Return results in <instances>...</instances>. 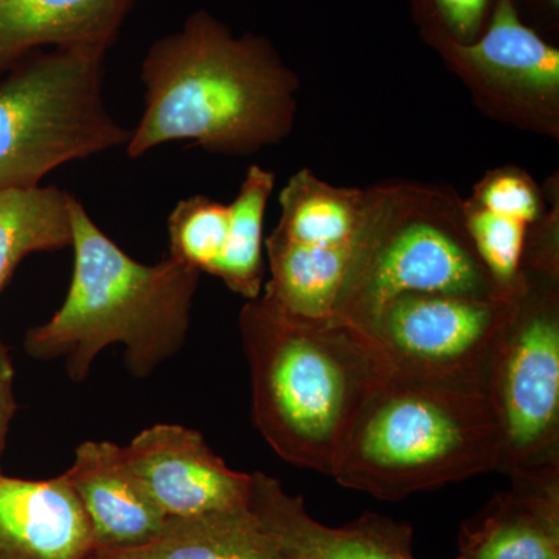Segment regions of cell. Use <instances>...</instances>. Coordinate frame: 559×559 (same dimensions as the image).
Masks as SVG:
<instances>
[{
  "label": "cell",
  "instance_id": "cell-1",
  "mask_svg": "<svg viewBox=\"0 0 559 559\" xmlns=\"http://www.w3.org/2000/svg\"><path fill=\"white\" fill-rule=\"evenodd\" d=\"M145 110L127 156L190 142L224 156H250L293 134L300 81L270 39L234 33L200 10L151 46L140 68Z\"/></svg>",
  "mask_w": 559,
  "mask_h": 559
},
{
  "label": "cell",
  "instance_id": "cell-2",
  "mask_svg": "<svg viewBox=\"0 0 559 559\" xmlns=\"http://www.w3.org/2000/svg\"><path fill=\"white\" fill-rule=\"evenodd\" d=\"M240 333L261 437L290 465L331 476L342 444L395 369L371 334L341 319H305L266 296L248 300Z\"/></svg>",
  "mask_w": 559,
  "mask_h": 559
},
{
  "label": "cell",
  "instance_id": "cell-3",
  "mask_svg": "<svg viewBox=\"0 0 559 559\" xmlns=\"http://www.w3.org/2000/svg\"><path fill=\"white\" fill-rule=\"evenodd\" d=\"M69 215V293L57 314L27 334L25 349L40 360L66 358L69 377L80 382L98 353L121 344L131 373L148 377L182 348L201 272L170 255L153 266L131 259L72 194Z\"/></svg>",
  "mask_w": 559,
  "mask_h": 559
},
{
  "label": "cell",
  "instance_id": "cell-4",
  "mask_svg": "<svg viewBox=\"0 0 559 559\" xmlns=\"http://www.w3.org/2000/svg\"><path fill=\"white\" fill-rule=\"evenodd\" d=\"M499 455L498 418L484 389L393 373L360 411L330 477L399 500L498 473Z\"/></svg>",
  "mask_w": 559,
  "mask_h": 559
},
{
  "label": "cell",
  "instance_id": "cell-5",
  "mask_svg": "<svg viewBox=\"0 0 559 559\" xmlns=\"http://www.w3.org/2000/svg\"><path fill=\"white\" fill-rule=\"evenodd\" d=\"M411 293L511 297L477 255L454 187L384 180L370 186L358 257L334 319L371 334L390 301Z\"/></svg>",
  "mask_w": 559,
  "mask_h": 559
},
{
  "label": "cell",
  "instance_id": "cell-6",
  "mask_svg": "<svg viewBox=\"0 0 559 559\" xmlns=\"http://www.w3.org/2000/svg\"><path fill=\"white\" fill-rule=\"evenodd\" d=\"M105 50L55 49L0 84V191L35 189L61 165L127 146L103 98Z\"/></svg>",
  "mask_w": 559,
  "mask_h": 559
},
{
  "label": "cell",
  "instance_id": "cell-7",
  "mask_svg": "<svg viewBox=\"0 0 559 559\" xmlns=\"http://www.w3.org/2000/svg\"><path fill=\"white\" fill-rule=\"evenodd\" d=\"M521 275L516 310L485 382L498 418V473L511 480H558L559 275Z\"/></svg>",
  "mask_w": 559,
  "mask_h": 559
},
{
  "label": "cell",
  "instance_id": "cell-8",
  "mask_svg": "<svg viewBox=\"0 0 559 559\" xmlns=\"http://www.w3.org/2000/svg\"><path fill=\"white\" fill-rule=\"evenodd\" d=\"M516 294L492 299L403 294L382 311L371 336L400 377L485 390L496 349L516 310Z\"/></svg>",
  "mask_w": 559,
  "mask_h": 559
},
{
  "label": "cell",
  "instance_id": "cell-9",
  "mask_svg": "<svg viewBox=\"0 0 559 559\" xmlns=\"http://www.w3.org/2000/svg\"><path fill=\"white\" fill-rule=\"evenodd\" d=\"M432 50L488 119L559 139V49L522 20L513 0H499L473 43Z\"/></svg>",
  "mask_w": 559,
  "mask_h": 559
},
{
  "label": "cell",
  "instance_id": "cell-10",
  "mask_svg": "<svg viewBox=\"0 0 559 559\" xmlns=\"http://www.w3.org/2000/svg\"><path fill=\"white\" fill-rule=\"evenodd\" d=\"M123 451L168 518L249 507L252 474L229 468L198 430L154 425L135 436Z\"/></svg>",
  "mask_w": 559,
  "mask_h": 559
},
{
  "label": "cell",
  "instance_id": "cell-11",
  "mask_svg": "<svg viewBox=\"0 0 559 559\" xmlns=\"http://www.w3.org/2000/svg\"><path fill=\"white\" fill-rule=\"evenodd\" d=\"M249 509L261 527L293 559H417L414 530L407 522L377 513L331 527L308 513L304 498L293 496L274 477L252 473Z\"/></svg>",
  "mask_w": 559,
  "mask_h": 559
},
{
  "label": "cell",
  "instance_id": "cell-12",
  "mask_svg": "<svg viewBox=\"0 0 559 559\" xmlns=\"http://www.w3.org/2000/svg\"><path fill=\"white\" fill-rule=\"evenodd\" d=\"M86 511L97 549H127L156 538L168 516L124 455L109 441H84L66 471Z\"/></svg>",
  "mask_w": 559,
  "mask_h": 559
},
{
  "label": "cell",
  "instance_id": "cell-13",
  "mask_svg": "<svg viewBox=\"0 0 559 559\" xmlns=\"http://www.w3.org/2000/svg\"><path fill=\"white\" fill-rule=\"evenodd\" d=\"M94 550L91 522L64 474H0V559H87Z\"/></svg>",
  "mask_w": 559,
  "mask_h": 559
},
{
  "label": "cell",
  "instance_id": "cell-14",
  "mask_svg": "<svg viewBox=\"0 0 559 559\" xmlns=\"http://www.w3.org/2000/svg\"><path fill=\"white\" fill-rule=\"evenodd\" d=\"M459 559H559V479L511 480L463 524Z\"/></svg>",
  "mask_w": 559,
  "mask_h": 559
},
{
  "label": "cell",
  "instance_id": "cell-15",
  "mask_svg": "<svg viewBox=\"0 0 559 559\" xmlns=\"http://www.w3.org/2000/svg\"><path fill=\"white\" fill-rule=\"evenodd\" d=\"M134 0H0V61L40 46L108 49Z\"/></svg>",
  "mask_w": 559,
  "mask_h": 559
},
{
  "label": "cell",
  "instance_id": "cell-16",
  "mask_svg": "<svg viewBox=\"0 0 559 559\" xmlns=\"http://www.w3.org/2000/svg\"><path fill=\"white\" fill-rule=\"evenodd\" d=\"M278 224L270 238L301 248L347 250L358 257L369 216L370 187H340L310 168L294 173L280 191Z\"/></svg>",
  "mask_w": 559,
  "mask_h": 559
},
{
  "label": "cell",
  "instance_id": "cell-17",
  "mask_svg": "<svg viewBox=\"0 0 559 559\" xmlns=\"http://www.w3.org/2000/svg\"><path fill=\"white\" fill-rule=\"evenodd\" d=\"M87 559H293L248 509L168 518L156 538L127 549H97Z\"/></svg>",
  "mask_w": 559,
  "mask_h": 559
},
{
  "label": "cell",
  "instance_id": "cell-18",
  "mask_svg": "<svg viewBox=\"0 0 559 559\" xmlns=\"http://www.w3.org/2000/svg\"><path fill=\"white\" fill-rule=\"evenodd\" d=\"M69 197L57 187L0 191V289L25 257L72 246Z\"/></svg>",
  "mask_w": 559,
  "mask_h": 559
},
{
  "label": "cell",
  "instance_id": "cell-19",
  "mask_svg": "<svg viewBox=\"0 0 559 559\" xmlns=\"http://www.w3.org/2000/svg\"><path fill=\"white\" fill-rule=\"evenodd\" d=\"M275 189V173L250 165L240 190L229 204L226 248L212 275L242 299H259L263 290V224Z\"/></svg>",
  "mask_w": 559,
  "mask_h": 559
},
{
  "label": "cell",
  "instance_id": "cell-20",
  "mask_svg": "<svg viewBox=\"0 0 559 559\" xmlns=\"http://www.w3.org/2000/svg\"><path fill=\"white\" fill-rule=\"evenodd\" d=\"M229 227V205L202 194L180 200L168 218V255L212 275L226 248Z\"/></svg>",
  "mask_w": 559,
  "mask_h": 559
},
{
  "label": "cell",
  "instance_id": "cell-21",
  "mask_svg": "<svg viewBox=\"0 0 559 559\" xmlns=\"http://www.w3.org/2000/svg\"><path fill=\"white\" fill-rule=\"evenodd\" d=\"M466 229L477 255L500 289L514 296L521 288V261L528 226L500 216L463 198Z\"/></svg>",
  "mask_w": 559,
  "mask_h": 559
},
{
  "label": "cell",
  "instance_id": "cell-22",
  "mask_svg": "<svg viewBox=\"0 0 559 559\" xmlns=\"http://www.w3.org/2000/svg\"><path fill=\"white\" fill-rule=\"evenodd\" d=\"M499 0H411L419 36L436 49L440 44H469L487 28Z\"/></svg>",
  "mask_w": 559,
  "mask_h": 559
},
{
  "label": "cell",
  "instance_id": "cell-23",
  "mask_svg": "<svg viewBox=\"0 0 559 559\" xmlns=\"http://www.w3.org/2000/svg\"><path fill=\"white\" fill-rule=\"evenodd\" d=\"M468 200L481 209L521 221L527 226L539 219L547 209L543 186L528 171L513 165L485 173L474 183Z\"/></svg>",
  "mask_w": 559,
  "mask_h": 559
},
{
  "label": "cell",
  "instance_id": "cell-24",
  "mask_svg": "<svg viewBox=\"0 0 559 559\" xmlns=\"http://www.w3.org/2000/svg\"><path fill=\"white\" fill-rule=\"evenodd\" d=\"M522 20L551 40L559 33V0H513Z\"/></svg>",
  "mask_w": 559,
  "mask_h": 559
},
{
  "label": "cell",
  "instance_id": "cell-25",
  "mask_svg": "<svg viewBox=\"0 0 559 559\" xmlns=\"http://www.w3.org/2000/svg\"><path fill=\"white\" fill-rule=\"evenodd\" d=\"M14 369L9 349L0 342V455L5 447L11 418L16 412V400L13 393Z\"/></svg>",
  "mask_w": 559,
  "mask_h": 559
}]
</instances>
